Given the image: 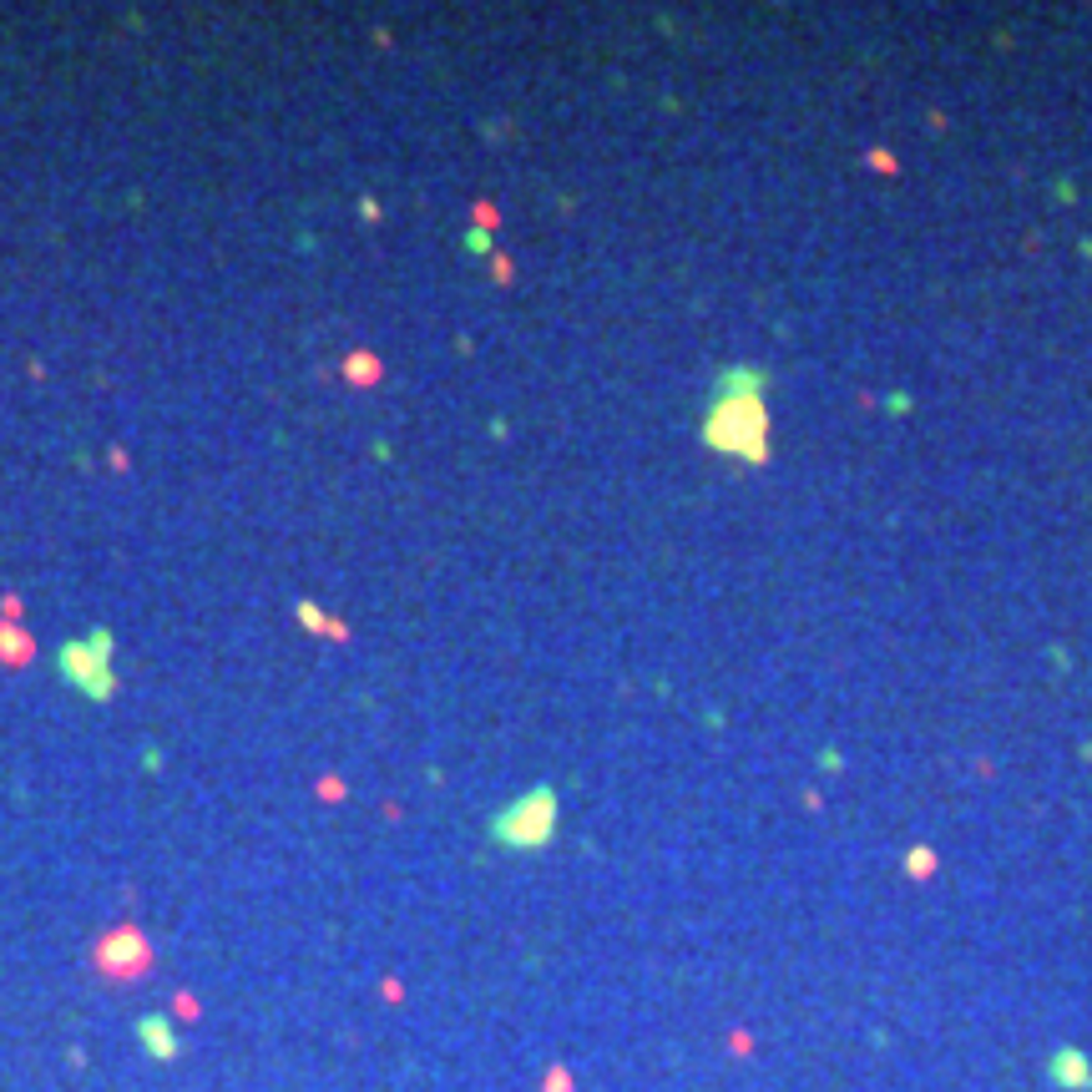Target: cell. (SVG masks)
Masks as SVG:
<instances>
[{
	"instance_id": "2",
	"label": "cell",
	"mask_w": 1092,
	"mask_h": 1092,
	"mask_svg": "<svg viewBox=\"0 0 1092 1092\" xmlns=\"http://www.w3.org/2000/svg\"><path fill=\"white\" fill-rule=\"evenodd\" d=\"M556 819H562V794H556V784H531L486 819V840L501 844V850L531 855V850H546L556 840Z\"/></svg>"
},
{
	"instance_id": "3",
	"label": "cell",
	"mask_w": 1092,
	"mask_h": 1092,
	"mask_svg": "<svg viewBox=\"0 0 1092 1092\" xmlns=\"http://www.w3.org/2000/svg\"><path fill=\"white\" fill-rule=\"evenodd\" d=\"M111 628H97L86 637H66L56 642V678L66 688H76L86 703H111L117 698V663H111Z\"/></svg>"
},
{
	"instance_id": "4",
	"label": "cell",
	"mask_w": 1092,
	"mask_h": 1092,
	"mask_svg": "<svg viewBox=\"0 0 1092 1092\" xmlns=\"http://www.w3.org/2000/svg\"><path fill=\"white\" fill-rule=\"evenodd\" d=\"M132 1032H137V1047L152 1062H177V1052H183V1037H177V1027L162 1012H142L132 1021Z\"/></svg>"
},
{
	"instance_id": "1",
	"label": "cell",
	"mask_w": 1092,
	"mask_h": 1092,
	"mask_svg": "<svg viewBox=\"0 0 1092 1092\" xmlns=\"http://www.w3.org/2000/svg\"><path fill=\"white\" fill-rule=\"evenodd\" d=\"M764 385L769 374L753 365H728L719 369V380L708 390V410L698 440L719 456L764 465L769 460V405H764Z\"/></svg>"
},
{
	"instance_id": "6",
	"label": "cell",
	"mask_w": 1092,
	"mask_h": 1092,
	"mask_svg": "<svg viewBox=\"0 0 1092 1092\" xmlns=\"http://www.w3.org/2000/svg\"><path fill=\"white\" fill-rule=\"evenodd\" d=\"M905 875L910 880H930L935 875V850H930V844H916V850L905 855Z\"/></svg>"
},
{
	"instance_id": "7",
	"label": "cell",
	"mask_w": 1092,
	"mask_h": 1092,
	"mask_svg": "<svg viewBox=\"0 0 1092 1092\" xmlns=\"http://www.w3.org/2000/svg\"><path fill=\"white\" fill-rule=\"evenodd\" d=\"M294 612H299V622H304V628H309V633H334V637H339V633H344V628H339V622H334V617H324V612L314 607V602H299V607H294Z\"/></svg>"
},
{
	"instance_id": "8",
	"label": "cell",
	"mask_w": 1092,
	"mask_h": 1092,
	"mask_svg": "<svg viewBox=\"0 0 1092 1092\" xmlns=\"http://www.w3.org/2000/svg\"><path fill=\"white\" fill-rule=\"evenodd\" d=\"M465 249H471V253H486V249H491V233H486V228H471V233H465Z\"/></svg>"
},
{
	"instance_id": "9",
	"label": "cell",
	"mask_w": 1092,
	"mask_h": 1092,
	"mask_svg": "<svg viewBox=\"0 0 1092 1092\" xmlns=\"http://www.w3.org/2000/svg\"><path fill=\"white\" fill-rule=\"evenodd\" d=\"M1087 1092H1092V1082H1087Z\"/></svg>"
},
{
	"instance_id": "5",
	"label": "cell",
	"mask_w": 1092,
	"mask_h": 1092,
	"mask_svg": "<svg viewBox=\"0 0 1092 1092\" xmlns=\"http://www.w3.org/2000/svg\"><path fill=\"white\" fill-rule=\"evenodd\" d=\"M1047 1077H1052V1087H1062V1092H1087L1092 1057L1082 1052V1047H1052V1057H1047Z\"/></svg>"
}]
</instances>
